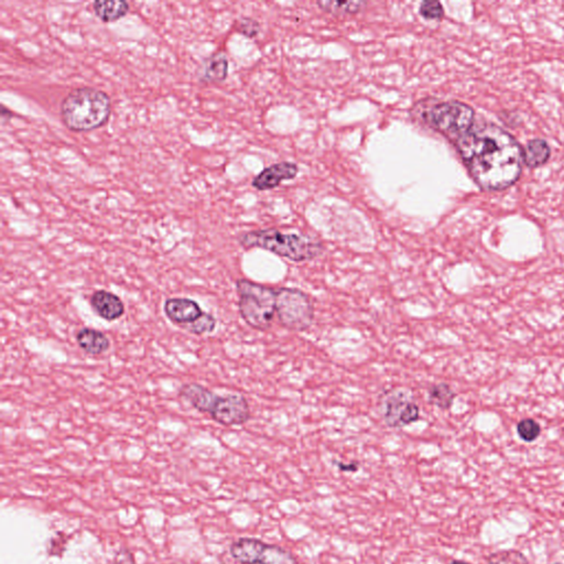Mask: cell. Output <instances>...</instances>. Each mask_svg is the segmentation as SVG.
I'll return each instance as SVG.
<instances>
[{
  "label": "cell",
  "mask_w": 564,
  "mask_h": 564,
  "mask_svg": "<svg viewBox=\"0 0 564 564\" xmlns=\"http://www.w3.org/2000/svg\"><path fill=\"white\" fill-rule=\"evenodd\" d=\"M427 403L441 410H449L457 398V393L447 383H432L427 387Z\"/></svg>",
  "instance_id": "obj_17"
},
{
  "label": "cell",
  "mask_w": 564,
  "mask_h": 564,
  "mask_svg": "<svg viewBox=\"0 0 564 564\" xmlns=\"http://www.w3.org/2000/svg\"><path fill=\"white\" fill-rule=\"evenodd\" d=\"M237 240L244 250L260 248L293 262H312L325 252L324 244L314 237L278 228L245 232Z\"/></svg>",
  "instance_id": "obj_2"
},
{
  "label": "cell",
  "mask_w": 564,
  "mask_h": 564,
  "mask_svg": "<svg viewBox=\"0 0 564 564\" xmlns=\"http://www.w3.org/2000/svg\"><path fill=\"white\" fill-rule=\"evenodd\" d=\"M179 396L224 427L244 425L252 417L250 403L242 393L218 395L201 383H188L180 387Z\"/></svg>",
  "instance_id": "obj_3"
},
{
  "label": "cell",
  "mask_w": 564,
  "mask_h": 564,
  "mask_svg": "<svg viewBox=\"0 0 564 564\" xmlns=\"http://www.w3.org/2000/svg\"><path fill=\"white\" fill-rule=\"evenodd\" d=\"M299 174L298 164L282 161L264 169L252 180V188L258 191H268L280 186L282 181H289Z\"/></svg>",
  "instance_id": "obj_11"
},
{
  "label": "cell",
  "mask_w": 564,
  "mask_h": 564,
  "mask_svg": "<svg viewBox=\"0 0 564 564\" xmlns=\"http://www.w3.org/2000/svg\"><path fill=\"white\" fill-rule=\"evenodd\" d=\"M451 142L474 181L484 190H505L521 178L523 148L499 126L475 122Z\"/></svg>",
  "instance_id": "obj_1"
},
{
  "label": "cell",
  "mask_w": 564,
  "mask_h": 564,
  "mask_svg": "<svg viewBox=\"0 0 564 564\" xmlns=\"http://www.w3.org/2000/svg\"><path fill=\"white\" fill-rule=\"evenodd\" d=\"M551 156L549 144L543 139L530 140L523 149V162L530 168L543 166Z\"/></svg>",
  "instance_id": "obj_18"
},
{
  "label": "cell",
  "mask_w": 564,
  "mask_h": 564,
  "mask_svg": "<svg viewBox=\"0 0 564 564\" xmlns=\"http://www.w3.org/2000/svg\"><path fill=\"white\" fill-rule=\"evenodd\" d=\"M80 348L91 356H100L110 348V341L102 331L93 328H82L75 334Z\"/></svg>",
  "instance_id": "obj_13"
},
{
  "label": "cell",
  "mask_w": 564,
  "mask_h": 564,
  "mask_svg": "<svg viewBox=\"0 0 564 564\" xmlns=\"http://www.w3.org/2000/svg\"><path fill=\"white\" fill-rule=\"evenodd\" d=\"M164 312L172 324L191 334H208L216 330L218 325L216 316L204 312L193 299L168 298L164 301Z\"/></svg>",
  "instance_id": "obj_9"
},
{
  "label": "cell",
  "mask_w": 564,
  "mask_h": 564,
  "mask_svg": "<svg viewBox=\"0 0 564 564\" xmlns=\"http://www.w3.org/2000/svg\"><path fill=\"white\" fill-rule=\"evenodd\" d=\"M90 302L94 312L107 322L119 320L122 315L125 314V304L122 299L110 291H95L92 294Z\"/></svg>",
  "instance_id": "obj_12"
},
{
  "label": "cell",
  "mask_w": 564,
  "mask_h": 564,
  "mask_svg": "<svg viewBox=\"0 0 564 564\" xmlns=\"http://www.w3.org/2000/svg\"><path fill=\"white\" fill-rule=\"evenodd\" d=\"M334 464L336 465L337 469H340L341 472H348V473H355V472L358 471L359 469V463L358 462H351L348 464L346 463H343V462H335Z\"/></svg>",
  "instance_id": "obj_22"
},
{
  "label": "cell",
  "mask_w": 564,
  "mask_h": 564,
  "mask_svg": "<svg viewBox=\"0 0 564 564\" xmlns=\"http://www.w3.org/2000/svg\"><path fill=\"white\" fill-rule=\"evenodd\" d=\"M238 311L250 328L268 331L276 315L277 288L258 284L250 279L236 280Z\"/></svg>",
  "instance_id": "obj_5"
},
{
  "label": "cell",
  "mask_w": 564,
  "mask_h": 564,
  "mask_svg": "<svg viewBox=\"0 0 564 564\" xmlns=\"http://www.w3.org/2000/svg\"><path fill=\"white\" fill-rule=\"evenodd\" d=\"M237 31L247 38H255L260 31V25L257 20L250 17H244L237 22Z\"/></svg>",
  "instance_id": "obj_21"
},
{
  "label": "cell",
  "mask_w": 564,
  "mask_h": 564,
  "mask_svg": "<svg viewBox=\"0 0 564 564\" xmlns=\"http://www.w3.org/2000/svg\"><path fill=\"white\" fill-rule=\"evenodd\" d=\"M228 56L224 52H216L204 60L198 70V78L203 83H220L228 76Z\"/></svg>",
  "instance_id": "obj_14"
},
{
  "label": "cell",
  "mask_w": 564,
  "mask_h": 564,
  "mask_svg": "<svg viewBox=\"0 0 564 564\" xmlns=\"http://www.w3.org/2000/svg\"><path fill=\"white\" fill-rule=\"evenodd\" d=\"M449 564H469L467 562L462 561V560H453V561L449 562Z\"/></svg>",
  "instance_id": "obj_23"
},
{
  "label": "cell",
  "mask_w": 564,
  "mask_h": 564,
  "mask_svg": "<svg viewBox=\"0 0 564 564\" xmlns=\"http://www.w3.org/2000/svg\"><path fill=\"white\" fill-rule=\"evenodd\" d=\"M518 435L526 442H533L541 432L540 425L533 419H523L517 425Z\"/></svg>",
  "instance_id": "obj_20"
},
{
  "label": "cell",
  "mask_w": 564,
  "mask_h": 564,
  "mask_svg": "<svg viewBox=\"0 0 564 564\" xmlns=\"http://www.w3.org/2000/svg\"><path fill=\"white\" fill-rule=\"evenodd\" d=\"M322 11L333 16H352L361 13L367 6L363 0H319L315 3Z\"/></svg>",
  "instance_id": "obj_16"
},
{
  "label": "cell",
  "mask_w": 564,
  "mask_h": 564,
  "mask_svg": "<svg viewBox=\"0 0 564 564\" xmlns=\"http://www.w3.org/2000/svg\"><path fill=\"white\" fill-rule=\"evenodd\" d=\"M377 413L391 429H403L420 420L421 411L413 390L393 387L383 391L377 401Z\"/></svg>",
  "instance_id": "obj_8"
},
{
  "label": "cell",
  "mask_w": 564,
  "mask_h": 564,
  "mask_svg": "<svg viewBox=\"0 0 564 564\" xmlns=\"http://www.w3.org/2000/svg\"><path fill=\"white\" fill-rule=\"evenodd\" d=\"M419 13L421 17L430 21H440L445 17V9L442 4L437 0H425L420 4Z\"/></svg>",
  "instance_id": "obj_19"
},
{
  "label": "cell",
  "mask_w": 564,
  "mask_h": 564,
  "mask_svg": "<svg viewBox=\"0 0 564 564\" xmlns=\"http://www.w3.org/2000/svg\"><path fill=\"white\" fill-rule=\"evenodd\" d=\"M93 11L98 19L103 22H114L122 19L129 13L130 6L127 1L117 0H98L93 3Z\"/></svg>",
  "instance_id": "obj_15"
},
{
  "label": "cell",
  "mask_w": 564,
  "mask_h": 564,
  "mask_svg": "<svg viewBox=\"0 0 564 564\" xmlns=\"http://www.w3.org/2000/svg\"><path fill=\"white\" fill-rule=\"evenodd\" d=\"M230 553L242 564H298L296 557L278 545L257 538L243 537L230 545Z\"/></svg>",
  "instance_id": "obj_10"
},
{
  "label": "cell",
  "mask_w": 564,
  "mask_h": 564,
  "mask_svg": "<svg viewBox=\"0 0 564 564\" xmlns=\"http://www.w3.org/2000/svg\"><path fill=\"white\" fill-rule=\"evenodd\" d=\"M276 314L286 330L306 332L314 322V304L301 289L280 287L277 288Z\"/></svg>",
  "instance_id": "obj_7"
},
{
  "label": "cell",
  "mask_w": 564,
  "mask_h": 564,
  "mask_svg": "<svg viewBox=\"0 0 564 564\" xmlns=\"http://www.w3.org/2000/svg\"><path fill=\"white\" fill-rule=\"evenodd\" d=\"M420 119L427 127L443 134L449 142L469 130L477 122L473 108L459 100L425 105L420 112Z\"/></svg>",
  "instance_id": "obj_6"
},
{
  "label": "cell",
  "mask_w": 564,
  "mask_h": 564,
  "mask_svg": "<svg viewBox=\"0 0 564 564\" xmlns=\"http://www.w3.org/2000/svg\"><path fill=\"white\" fill-rule=\"evenodd\" d=\"M112 100L107 93L94 87L74 88L62 100L60 115L68 129L92 132L107 124Z\"/></svg>",
  "instance_id": "obj_4"
},
{
  "label": "cell",
  "mask_w": 564,
  "mask_h": 564,
  "mask_svg": "<svg viewBox=\"0 0 564 564\" xmlns=\"http://www.w3.org/2000/svg\"><path fill=\"white\" fill-rule=\"evenodd\" d=\"M555 564H561V563H555Z\"/></svg>",
  "instance_id": "obj_24"
}]
</instances>
